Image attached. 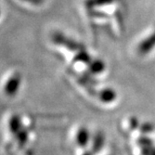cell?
I'll return each mask as SVG.
<instances>
[{"mask_svg": "<svg viewBox=\"0 0 155 155\" xmlns=\"http://www.w3.org/2000/svg\"><path fill=\"white\" fill-rule=\"evenodd\" d=\"M16 1L27 9H37L43 7L47 0H16Z\"/></svg>", "mask_w": 155, "mask_h": 155, "instance_id": "1", "label": "cell"}, {"mask_svg": "<svg viewBox=\"0 0 155 155\" xmlns=\"http://www.w3.org/2000/svg\"><path fill=\"white\" fill-rule=\"evenodd\" d=\"M2 9H1V8H0V20H1V18H2Z\"/></svg>", "mask_w": 155, "mask_h": 155, "instance_id": "2", "label": "cell"}]
</instances>
